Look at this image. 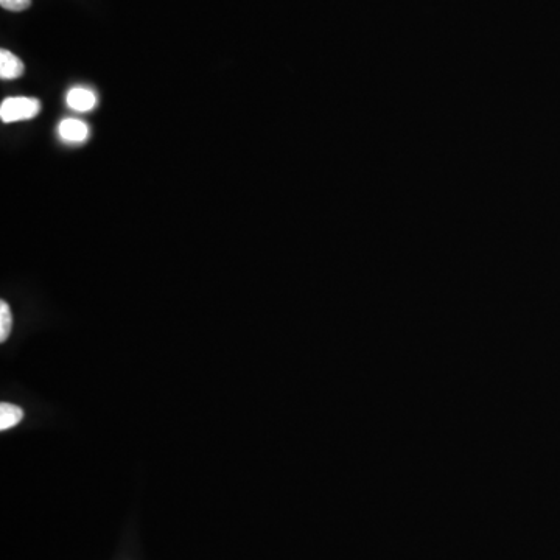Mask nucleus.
<instances>
[{"instance_id": "6", "label": "nucleus", "mask_w": 560, "mask_h": 560, "mask_svg": "<svg viewBox=\"0 0 560 560\" xmlns=\"http://www.w3.org/2000/svg\"><path fill=\"white\" fill-rule=\"evenodd\" d=\"M13 327V316H11L10 305L7 302H0V341L5 343L10 336Z\"/></svg>"}, {"instance_id": "4", "label": "nucleus", "mask_w": 560, "mask_h": 560, "mask_svg": "<svg viewBox=\"0 0 560 560\" xmlns=\"http://www.w3.org/2000/svg\"><path fill=\"white\" fill-rule=\"evenodd\" d=\"M24 74V64L18 56L8 50H0V78L2 80H16Z\"/></svg>"}, {"instance_id": "2", "label": "nucleus", "mask_w": 560, "mask_h": 560, "mask_svg": "<svg viewBox=\"0 0 560 560\" xmlns=\"http://www.w3.org/2000/svg\"><path fill=\"white\" fill-rule=\"evenodd\" d=\"M60 137L70 144H81L84 140L88 139L89 128L86 123L77 119H64L58 128Z\"/></svg>"}, {"instance_id": "7", "label": "nucleus", "mask_w": 560, "mask_h": 560, "mask_svg": "<svg viewBox=\"0 0 560 560\" xmlns=\"http://www.w3.org/2000/svg\"><path fill=\"white\" fill-rule=\"evenodd\" d=\"M0 5L8 11H25L32 5V0H0Z\"/></svg>"}, {"instance_id": "1", "label": "nucleus", "mask_w": 560, "mask_h": 560, "mask_svg": "<svg viewBox=\"0 0 560 560\" xmlns=\"http://www.w3.org/2000/svg\"><path fill=\"white\" fill-rule=\"evenodd\" d=\"M41 102L38 98L11 97L0 105V119L5 123L21 122L38 116Z\"/></svg>"}, {"instance_id": "5", "label": "nucleus", "mask_w": 560, "mask_h": 560, "mask_svg": "<svg viewBox=\"0 0 560 560\" xmlns=\"http://www.w3.org/2000/svg\"><path fill=\"white\" fill-rule=\"evenodd\" d=\"M24 411L19 406L4 402L0 405V430L5 431L21 422Z\"/></svg>"}, {"instance_id": "3", "label": "nucleus", "mask_w": 560, "mask_h": 560, "mask_svg": "<svg viewBox=\"0 0 560 560\" xmlns=\"http://www.w3.org/2000/svg\"><path fill=\"white\" fill-rule=\"evenodd\" d=\"M67 105H69V108L74 109V111L88 112L97 105V97L89 89H70L69 94H67Z\"/></svg>"}]
</instances>
